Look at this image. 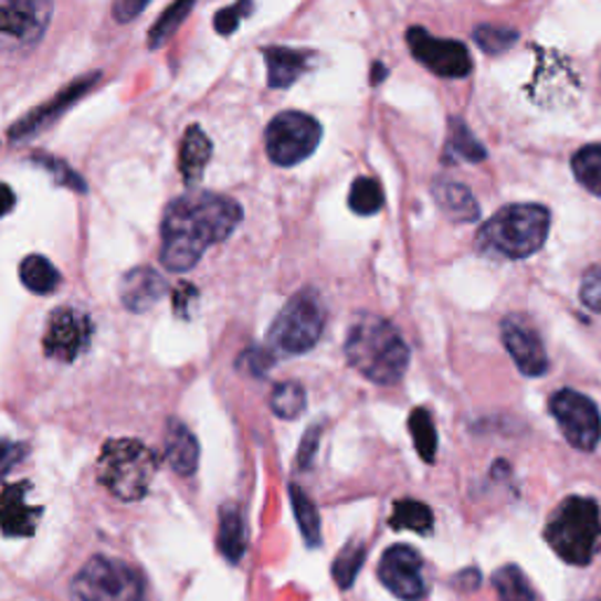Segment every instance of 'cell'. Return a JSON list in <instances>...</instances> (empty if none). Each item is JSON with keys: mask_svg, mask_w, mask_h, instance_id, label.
I'll return each mask as SVG.
<instances>
[{"mask_svg": "<svg viewBox=\"0 0 601 601\" xmlns=\"http://www.w3.org/2000/svg\"><path fill=\"white\" fill-rule=\"evenodd\" d=\"M383 202H386V198H383V188L379 181L371 179V177H360V179L352 181L348 204L355 214L371 217L376 212H381Z\"/></svg>", "mask_w": 601, "mask_h": 601, "instance_id": "f546056e", "label": "cell"}, {"mask_svg": "<svg viewBox=\"0 0 601 601\" xmlns=\"http://www.w3.org/2000/svg\"><path fill=\"white\" fill-rule=\"evenodd\" d=\"M263 60H266L268 68V85L275 89H285L308 71L310 54L304 50L275 45L263 50Z\"/></svg>", "mask_w": 601, "mask_h": 601, "instance_id": "d6986e66", "label": "cell"}, {"mask_svg": "<svg viewBox=\"0 0 601 601\" xmlns=\"http://www.w3.org/2000/svg\"><path fill=\"white\" fill-rule=\"evenodd\" d=\"M27 454H29L27 444L10 442V440L0 437V479H3L17 463H22Z\"/></svg>", "mask_w": 601, "mask_h": 601, "instance_id": "f35d334b", "label": "cell"}, {"mask_svg": "<svg viewBox=\"0 0 601 601\" xmlns=\"http://www.w3.org/2000/svg\"><path fill=\"white\" fill-rule=\"evenodd\" d=\"M73 601H146L144 580L129 563L92 557L71 582Z\"/></svg>", "mask_w": 601, "mask_h": 601, "instance_id": "52a82bcc", "label": "cell"}, {"mask_svg": "<svg viewBox=\"0 0 601 601\" xmlns=\"http://www.w3.org/2000/svg\"><path fill=\"white\" fill-rule=\"evenodd\" d=\"M386 75H388V68L381 62H376L371 68V85H379Z\"/></svg>", "mask_w": 601, "mask_h": 601, "instance_id": "f6af8a7d", "label": "cell"}, {"mask_svg": "<svg viewBox=\"0 0 601 601\" xmlns=\"http://www.w3.org/2000/svg\"><path fill=\"white\" fill-rule=\"evenodd\" d=\"M432 524H435V517H432V510L421 500H398L392 505L390 526L394 531L409 529L428 536L432 531Z\"/></svg>", "mask_w": 601, "mask_h": 601, "instance_id": "d4e9b609", "label": "cell"}, {"mask_svg": "<svg viewBox=\"0 0 601 601\" xmlns=\"http://www.w3.org/2000/svg\"><path fill=\"white\" fill-rule=\"evenodd\" d=\"M550 233V212L542 204H507L488 219L477 233V247L488 256L529 259Z\"/></svg>", "mask_w": 601, "mask_h": 601, "instance_id": "3957f363", "label": "cell"}, {"mask_svg": "<svg viewBox=\"0 0 601 601\" xmlns=\"http://www.w3.org/2000/svg\"><path fill=\"white\" fill-rule=\"evenodd\" d=\"M432 198H435L437 207L451 221L467 223L479 219V204L463 183L437 181L432 186Z\"/></svg>", "mask_w": 601, "mask_h": 601, "instance_id": "44dd1931", "label": "cell"}, {"mask_svg": "<svg viewBox=\"0 0 601 601\" xmlns=\"http://www.w3.org/2000/svg\"><path fill=\"white\" fill-rule=\"evenodd\" d=\"M409 430H411V440L413 446H417L419 456L425 463H435L437 458V430H435V421H432L430 411L419 407L411 411L409 417Z\"/></svg>", "mask_w": 601, "mask_h": 601, "instance_id": "4316f807", "label": "cell"}, {"mask_svg": "<svg viewBox=\"0 0 601 601\" xmlns=\"http://www.w3.org/2000/svg\"><path fill=\"white\" fill-rule=\"evenodd\" d=\"M212 158V141L204 135V129L200 125H191L186 129V135L181 139L179 148V172L186 183H196L207 162Z\"/></svg>", "mask_w": 601, "mask_h": 601, "instance_id": "ffe728a7", "label": "cell"}, {"mask_svg": "<svg viewBox=\"0 0 601 601\" xmlns=\"http://www.w3.org/2000/svg\"><path fill=\"white\" fill-rule=\"evenodd\" d=\"M571 169L586 191L601 198V144L582 146L571 160Z\"/></svg>", "mask_w": 601, "mask_h": 601, "instance_id": "484cf974", "label": "cell"}, {"mask_svg": "<svg viewBox=\"0 0 601 601\" xmlns=\"http://www.w3.org/2000/svg\"><path fill=\"white\" fill-rule=\"evenodd\" d=\"M52 19V0H0V33L22 43L41 41Z\"/></svg>", "mask_w": 601, "mask_h": 601, "instance_id": "5bb4252c", "label": "cell"}, {"mask_svg": "<svg viewBox=\"0 0 601 601\" xmlns=\"http://www.w3.org/2000/svg\"><path fill=\"white\" fill-rule=\"evenodd\" d=\"M19 277H22V285L38 296L52 294L62 282V275L54 268V263L41 254H31L22 261V266H19Z\"/></svg>", "mask_w": 601, "mask_h": 601, "instance_id": "603a6c76", "label": "cell"}, {"mask_svg": "<svg viewBox=\"0 0 601 601\" xmlns=\"http://www.w3.org/2000/svg\"><path fill=\"white\" fill-rule=\"evenodd\" d=\"M346 360L376 386L398 383L409 367V346L386 317L360 313L346 334Z\"/></svg>", "mask_w": 601, "mask_h": 601, "instance_id": "7a4b0ae2", "label": "cell"}, {"mask_svg": "<svg viewBox=\"0 0 601 601\" xmlns=\"http://www.w3.org/2000/svg\"><path fill=\"white\" fill-rule=\"evenodd\" d=\"M99 75L97 73H92V75H85V78H78V81H73L71 85H66L62 92H56L54 97L50 102H45L43 106H38L33 108L29 116H24L22 120H19L12 129H10V137L12 139H22V137H29L33 135L35 129H41L45 127L50 120H54L56 116H60V113H64L73 102H78L83 94L97 83Z\"/></svg>", "mask_w": 601, "mask_h": 601, "instance_id": "2e32d148", "label": "cell"}, {"mask_svg": "<svg viewBox=\"0 0 601 601\" xmlns=\"http://www.w3.org/2000/svg\"><path fill=\"white\" fill-rule=\"evenodd\" d=\"M150 0H113V19H116L118 24H127L131 19H137L146 8Z\"/></svg>", "mask_w": 601, "mask_h": 601, "instance_id": "ab89813d", "label": "cell"}, {"mask_svg": "<svg viewBox=\"0 0 601 601\" xmlns=\"http://www.w3.org/2000/svg\"><path fill=\"white\" fill-rule=\"evenodd\" d=\"M250 10H252L250 0H240L238 6H231V8L221 10V12L214 17V29H217V33H221V35H231V33H235L242 19L250 14Z\"/></svg>", "mask_w": 601, "mask_h": 601, "instance_id": "74e56055", "label": "cell"}, {"mask_svg": "<svg viewBox=\"0 0 601 601\" xmlns=\"http://www.w3.org/2000/svg\"><path fill=\"white\" fill-rule=\"evenodd\" d=\"M500 338L505 350L510 352L513 362L524 376L538 379V376L548 371V352H545L536 327L524 315H507L500 323Z\"/></svg>", "mask_w": 601, "mask_h": 601, "instance_id": "4fadbf2b", "label": "cell"}, {"mask_svg": "<svg viewBox=\"0 0 601 601\" xmlns=\"http://www.w3.org/2000/svg\"><path fill=\"white\" fill-rule=\"evenodd\" d=\"M196 296V289L191 285H181L177 292H175V308L177 313H183L186 310V300Z\"/></svg>", "mask_w": 601, "mask_h": 601, "instance_id": "ee69618b", "label": "cell"}, {"mask_svg": "<svg viewBox=\"0 0 601 601\" xmlns=\"http://www.w3.org/2000/svg\"><path fill=\"white\" fill-rule=\"evenodd\" d=\"M193 6H196V0H175V3L158 17V22L154 24V29H150V33H148L150 50H158L167 41V38L172 35L186 22V17L191 14Z\"/></svg>", "mask_w": 601, "mask_h": 601, "instance_id": "4dcf8cb0", "label": "cell"}, {"mask_svg": "<svg viewBox=\"0 0 601 601\" xmlns=\"http://www.w3.org/2000/svg\"><path fill=\"white\" fill-rule=\"evenodd\" d=\"M12 207H14L12 188L6 186V183H0V217H6L12 210Z\"/></svg>", "mask_w": 601, "mask_h": 601, "instance_id": "7bdbcfd3", "label": "cell"}, {"mask_svg": "<svg viewBox=\"0 0 601 601\" xmlns=\"http://www.w3.org/2000/svg\"><path fill=\"white\" fill-rule=\"evenodd\" d=\"M92 329L89 315L66 306L56 308L48 319L43 350L56 362H73L75 357L87 350Z\"/></svg>", "mask_w": 601, "mask_h": 601, "instance_id": "8fae6325", "label": "cell"}, {"mask_svg": "<svg viewBox=\"0 0 601 601\" xmlns=\"http://www.w3.org/2000/svg\"><path fill=\"white\" fill-rule=\"evenodd\" d=\"M31 160H33L38 167H43L45 172H50L52 179H54L56 183H60V186H66V188H71V191H78V193H85V191H87V183H85L78 175H75L73 169H71L64 160L54 158V156H45V154H35Z\"/></svg>", "mask_w": 601, "mask_h": 601, "instance_id": "e575fe53", "label": "cell"}, {"mask_svg": "<svg viewBox=\"0 0 601 601\" xmlns=\"http://www.w3.org/2000/svg\"><path fill=\"white\" fill-rule=\"evenodd\" d=\"M492 586L498 594V601H538L529 578L524 576L517 563H505V567H500L492 576Z\"/></svg>", "mask_w": 601, "mask_h": 601, "instance_id": "cb8c5ba5", "label": "cell"}, {"mask_svg": "<svg viewBox=\"0 0 601 601\" xmlns=\"http://www.w3.org/2000/svg\"><path fill=\"white\" fill-rule=\"evenodd\" d=\"M550 413L573 449L594 451L601 442V413L588 394L571 388L557 390L550 398Z\"/></svg>", "mask_w": 601, "mask_h": 601, "instance_id": "9c48e42d", "label": "cell"}, {"mask_svg": "<svg viewBox=\"0 0 601 601\" xmlns=\"http://www.w3.org/2000/svg\"><path fill=\"white\" fill-rule=\"evenodd\" d=\"M323 125L308 113L282 110L266 127V154L277 167H294L315 154Z\"/></svg>", "mask_w": 601, "mask_h": 601, "instance_id": "ba28073f", "label": "cell"}, {"mask_svg": "<svg viewBox=\"0 0 601 601\" xmlns=\"http://www.w3.org/2000/svg\"><path fill=\"white\" fill-rule=\"evenodd\" d=\"M479 571L477 569H465L463 573H458L454 580H451V586L454 588H461V590H475L479 586Z\"/></svg>", "mask_w": 601, "mask_h": 601, "instance_id": "b9f144b4", "label": "cell"}, {"mask_svg": "<svg viewBox=\"0 0 601 601\" xmlns=\"http://www.w3.org/2000/svg\"><path fill=\"white\" fill-rule=\"evenodd\" d=\"M29 488L31 486L27 482H19L0 492V529L6 536L24 538L35 531L38 517L43 515V510L38 505H29Z\"/></svg>", "mask_w": 601, "mask_h": 601, "instance_id": "9a60e30c", "label": "cell"}, {"mask_svg": "<svg viewBox=\"0 0 601 601\" xmlns=\"http://www.w3.org/2000/svg\"><path fill=\"white\" fill-rule=\"evenodd\" d=\"M407 45L413 60L440 78H467L473 71V60L461 41H446V38L430 35L423 27H411L407 31Z\"/></svg>", "mask_w": 601, "mask_h": 601, "instance_id": "30bf717a", "label": "cell"}, {"mask_svg": "<svg viewBox=\"0 0 601 601\" xmlns=\"http://www.w3.org/2000/svg\"><path fill=\"white\" fill-rule=\"evenodd\" d=\"M365 559H367V545L365 542H348L346 548L341 550V555L334 559L331 573H334L336 586L341 590H348L355 582L357 573H360Z\"/></svg>", "mask_w": 601, "mask_h": 601, "instance_id": "1f68e13d", "label": "cell"}, {"mask_svg": "<svg viewBox=\"0 0 601 601\" xmlns=\"http://www.w3.org/2000/svg\"><path fill=\"white\" fill-rule=\"evenodd\" d=\"M156 451L139 440H108L97 461L99 482L120 500H141L156 477Z\"/></svg>", "mask_w": 601, "mask_h": 601, "instance_id": "5b68a950", "label": "cell"}, {"mask_svg": "<svg viewBox=\"0 0 601 601\" xmlns=\"http://www.w3.org/2000/svg\"><path fill=\"white\" fill-rule=\"evenodd\" d=\"M473 41L477 43V48L486 54H500L510 50L517 41L519 33L510 27H494V24H479L473 31Z\"/></svg>", "mask_w": 601, "mask_h": 601, "instance_id": "836d02e7", "label": "cell"}, {"mask_svg": "<svg viewBox=\"0 0 601 601\" xmlns=\"http://www.w3.org/2000/svg\"><path fill=\"white\" fill-rule=\"evenodd\" d=\"M289 498H292L294 517H296L300 534H304L310 548H317V545L323 542V534H319V513H317L315 503L310 500V496L304 494V488L296 486V484L289 486Z\"/></svg>", "mask_w": 601, "mask_h": 601, "instance_id": "83f0119b", "label": "cell"}, {"mask_svg": "<svg viewBox=\"0 0 601 601\" xmlns=\"http://www.w3.org/2000/svg\"><path fill=\"white\" fill-rule=\"evenodd\" d=\"M240 221V202L219 193L200 191L172 200L162 217V266L172 273L191 271L204 250L229 238Z\"/></svg>", "mask_w": 601, "mask_h": 601, "instance_id": "6da1fadb", "label": "cell"}, {"mask_svg": "<svg viewBox=\"0 0 601 601\" xmlns=\"http://www.w3.org/2000/svg\"><path fill=\"white\" fill-rule=\"evenodd\" d=\"M165 458L175 473L191 477L200 463V444L181 421H169L165 435Z\"/></svg>", "mask_w": 601, "mask_h": 601, "instance_id": "ac0fdd59", "label": "cell"}, {"mask_svg": "<svg viewBox=\"0 0 601 601\" xmlns=\"http://www.w3.org/2000/svg\"><path fill=\"white\" fill-rule=\"evenodd\" d=\"M327 310L315 289H300L273 319L268 348L275 355H304L319 341L325 331Z\"/></svg>", "mask_w": 601, "mask_h": 601, "instance_id": "8992f818", "label": "cell"}, {"mask_svg": "<svg viewBox=\"0 0 601 601\" xmlns=\"http://www.w3.org/2000/svg\"><path fill=\"white\" fill-rule=\"evenodd\" d=\"M580 300L592 313H601V266H592L582 273L580 280Z\"/></svg>", "mask_w": 601, "mask_h": 601, "instance_id": "d590c367", "label": "cell"}, {"mask_svg": "<svg viewBox=\"0 0 601 601\" xmlns=\"http://www.w3.org/2000/svg\"><path fill=\"white\" fill-rule=\"evenodd\" d=\"M271 409L277 419L294 421L306 409V390L296 381L277 383L271 392Z\"/></svg>", "mask_w": 601, "mask_h": 601, "instance_id": "f1b7e54d", "label": "cell"}, {"mask_svg": "<svg viewBox=\"0 0 601 601\" xmlns=\"http://www.w3.org/2000/svg\"><path fill=\"white\" fill-rule=\"evenodd\" d=\"M317 440H319V428H310L306 432L304 442H300V451H298V465L300 467H308L313 463L315 449H317Z\"/></svg>", "mask_w": 601, "mask_h": 601, "instance_id": "60d3db41", "label": "cell"}, {"mask_svg": "<svg viewBox=\"0 0 601 601\" xmlns=\"http://www.w3.org/2000/svg\"><path fill=\"white\" fill-rule=\"evenodd\" d=\"M244 548H247V524L235 505H225L219 515V550L225 559L238 563Z\"/></svg>", "mask_w": 601, "mask_h": 601, "instance_id": "7402d4cb", "label": "cell"}, {"mask_svg": "<svg viewBox=\"0 0 601 601\" xmlns=\"http://www.w3.org/2000/svg\"><path fill=\"white\" fill-rule=\"evenodd\" d=\"M557 557L573 567H588L601 550V510L594 498L569 496L550 515L542 531Z\"/></svg>", "mask_w": 601, "mask_h": 601, "instance_id": "277c9868", "label": "cell"}, {"mask_svg": "<svg viewBox=\"0 0 601 601\" xmlns=\"http://www.w3.org/2000/svg\"><path fill=\"white\" fill-rule=\"evenodd\" d=\"M379 578L383 586L402 601H419L428 586L423 578V557L409 545H392L381 557Z\"/></svg>", "mask_w": 601, "mask_h": 601, "instance_id": "7c38bea8", "label": "cell"}, {"mask_svg": "<svg viewBox=\"0 0 601 601\" xmlns=\"http://www.w3.org/2000/svg\"><path fill=\"white\" fill-rule=\"evenodd\" d=\"M273 362H275V352L266 346V348H250L247 352H242L238 367L242 371H247L250 376L261 379V376L271 369Z\"/></svg>", "mask_w": 601, "mask_h": 601, "instance_id": "8d00e7d4", "label": "cell"}, {"mask_svg": "<svg viewBox=\"0 0 601 601\" xmlns=\"http://www.w3.org/2000/svg\"><path fill=\"white\" fill-rule=\"evenodd\" d=\"M449 150L465 162H482L486 158V148L458 118H454L449 125Z\"/></svg>", "mask_w": 601, "mask_h": 601, "instance_id": "d6a6232c", "label": "cell"}, {"mask_svg": "<svg viewBox=\"0 0 601 601\" xmlns=\"http://www.w3.org/2000/svg\"><path fill=\"white\" fill-rule=\"evenodd\" d=\"M167 294V280L150 266H137L120 280V300L129 313H146Z\"/></svg>", "mask_w": 601, "mask_h": 601, "instance_id": "e0dca14e", "label": "cell"}]
</instances>
